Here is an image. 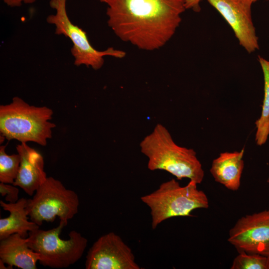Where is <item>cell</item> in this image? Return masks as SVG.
Segmentation results:
<instances>
[{
	"instance_id": "cell-1",
	"label": "cell",
	"mask_w": 269,
	"mask_h": 269,
	"mask_svg": "<svg viewBox=\"0 0 269 269\" xmlns=\"http://www.w3.org/2000/svg\"><path fill=\"white\" fill-rule=\"evenodd\" d=\"M185 0H109L107 23L121 40L153 51L172 37L186 9Z\"/></svg>"
},
{
	"instance_id": "cell-2",
	"label": "cell",
	"mask_w": 269,
	"mask_h": 269,
	"mask_svg": "<svg viewBox=\"0 0 269 269\" xmlns=\"http://www.w3.org/2000/svg\"><path fill=\"white\" fill-rule=\"evenodd\" d=\"M140 148L148 158L149 170H164L178 180L186 178L197 184L203 180L204 172L195 151L177 145L162 125L155 126L140 142Z\"/></svg>"
},
{
	"instance_id": "cell-3",
	"label": "cell",
	"mask_w": 269,
	"mask_h": 269,
	"mask_svg": "<svg viewBox=\"0 0 269 269\" xmlns=\"http://www.w3.org/2000/svg\"><path fill=\"white\" fill-rule=\"evenodd\" d=\"M52 115V110L47 107L31 106L14 97L10 104L0 106L1 136L8 140L32 141L45 146L56 127L50 122Z\"/></svg>"
},
{
	"instance_id": "cell-4",
	"label": "cell",
	"mask_w": 269,
	"mask_h": 269,
	"mask_svg": "<svg viewBox=\"0 0 269 269\" xmlns=\"http://www.w3.org/2000/svg\"><path fill=\"white\" fill-rule=\"evenodd\" d=\"M191 180L181 186L172 179L161 183L156 190L140 199L150 210L151 227L155 229L163 221L176 217L190 216L194 210L208 208L206 194Z\"/></svg>"
},
{
	"instance_id": "cell-5",
	"label": "cell",
	"mask_w": 269,
	"mask_h": 269,
	"mask_svg": "<svg viewBox=\"0 0 269 269\" xmlns=\"http://www.w3.org/2000/svg\"><path fill=\"white\" fill-rule=\"evenodd\" d=\"M67 223L60 220L58 225L52 229L43 230L38 228L29 232L27 237L29 246L39 254L40 265L54 269L66 268L82 257L88 240L81 233L72 230L67 240L60 237Z\"/></svg>"
},
{
	"instance_id": "cell-6",
	"label": "cell",
	"mask_w": 269,
	"mask_h": 269,
	"mask_svg": "<svg viewBox=\"0 0 269 269\" xmlns=\"http://www.w3.org/2000/svg\"><path fill=\"white\" fill-rule=\"evenodd\" d=\"M79 199L73 190L66 188L59 180L47 177L28 199L26 209L31 221L38 226L52 222L56 217L68 222L78 212Z\"/></svg>"
},
{
	"instance_id": "cell-7",
	"label": "cell",
	"mask_w": 269,
	"mask_h": 269,
	"mask_svg": "<svg viewBox=\"0 0 269 269\" xmlns=\"http://www.w3.org/2000/svg\"><path fill=\"white\" fill-rule=\"evenodd\" d=\"M67 0H50L49 5L55 10V13L49 15L46 21L55 26L56 34L63 35L71 41L73 45L71 53L74 59L75 65H85L97 70L103 66L106 56L120 59L125 57V51L113 47L103 51L94 48L86 32L70 19L66 8Z\"/></svg>"
},
{
	"instance_id": "cell-8",
	"label": "cell",
	"mask_w": 269,
	"mask_h": 269,
	"mask_svg": "<svg viewBox=\"0 0 269 269\" xmlns=\"http://www.w3.org/2000/svg\"><path fill=\"white\" fill-rule=\"evenodd\" d=\"M228 241L239 253L269 257V210L238 219L229 231Z\"/></svg>"
},
{
	"instance_id": "cell-9",
	"label": "cell",
	"mask_w": 269,
	"mask_h": 269,
	"mask_svg": "<svg viewBox=\"0 0 269 269\" xmlns=\"http://www.w3.org/2000/svg\"><path fill=\"white\" fill-rule=\"evenodd\" d=\"M86 269H139L131 249L114 232L99 237L88 250Z\"/></svg>"
},
{
	"instance_id": "cell-10",
	"label": "cell",
	"mask_w": 269,
	"mask_h": 269,
	"mask_svg": "<svg viewBox=\"0 0 269 269\" xmlns=\"http://www.w3.org/2000/svg\"><path fill=\"white\" fill-rule=\"evenodd\" d=\"M233 29L239 44L249 53L259 48L252 17V0H207Z\"/></svg>"
},
{
	"instance_id": "cell-11",
	"label": "cell",
	"mask_w": 269,
	"mask_h": 269,
	"mask_svg": "<svg viewBox=\"0 0 269 269\" xmlns=\"http://www.w3.org/2000/svg\"><path fill=\"white\" fill-rule=\"evenodd\" d=\"M16 148L20 156V163L13 184L22 189L28 195L32 196L47 177L44 170L43 157L26 143L21 142Z\"/></svg>"
},
{
	"instance_id": "cell-12",
	"label": "cell",
	"mask_w": 269,
	"mask_h": 269,
	"mask_svg": "<svg viewBox=\"0 0 269 269\" xmlns=\"http://www.w3.org/2000/svg\"><path fill=\"white\" fill-rule=\"evenodd\" d=\"M0 241V260L9 268L37 269L39 256L29 247L27 238L13 234Z\"/></svg>"
},
{
	"instance_id": "cell-13",
	"label": "cell",
	"mask_w": 269,
	"mask_h": 269,
	"mask_svg": "<svg viewBox=\"0 0 269 269\" xmlns=\"http://www.w3.org/2000/svg\"><path fill=\"white\" fill-rule=\"evenodd\" d=\"M244 149L224 152L214 159L210 171L215 180L232 191L239 189L244 166Z\"/></svg>"
},
{
	"instance_id": "cell-14",
	"label": "cell",
	"mask_w": 269,
	"mask_h": 269,
	"mask_svg": "<svg viewBox=\"0 0 269 269\" xmlns=\"http://www.w3.org/2000/svg\"><path fill=\"white\" fill-rule=\"evenodd\" d=\"M27 202V199L24 198L19 199L15 203L0 201V206L9 213L8 217L0 219V240L13 234L26 238L29 232L39 228L37 224L28 220Z\"/></svg>"
},
{
	"instance_id": "cell-15",
	"label": "cell",
	"mask_w": 269,
	"mask_h": 269,
	"mask_svg": "<svg viewBox=\"0 0 269 269\" xmlns=\"http://www.w3.org/2000/svg\"><path fill=\"white\" fill-rule=\"evenodd\" d=\"M258 60L264 74V97L261 116L255 122V140L261 146L267 142L269 135V61L261 56H258Z\"/></svg>"
},
{
	"instance_id": "cell-16",
	"label": "cell",
	"mask_w": 269,
	"mask_h": 269,
	"mask_svg": "<svg viewBox=\"0 0 269 269\" xmlns=\"http://www.w3.org/2000/svg\"><path fill=\"white\" fill-rule=\"evenodd\" d=\"M6 147L0 146V181L13 184L18 174L20 156L18 153L8 155L5 151Z\"/></svg>"
},
{
	"instance_id": "cell-17",
	"label": "cell",
	"mask_w": 269,
	"mask_h": 269,
	"mask_svg": "<svg viewBox=\"0 0 269 269\" xmlns=\"http://www.w3.org/2000/svg\"><path fill=\"white\" fill-rule=\"evenodd\" d=\"M231 269H269V257L244 252L234 259Z\"/></svg>"
},
{
	"instance_id": "cell-18",
	"label": "cell",
	"mask_w": 269,
	"mask_h": 269,
	"mask_svg": "<svg viewBox=\"0 0 269 269\" xmlns=\"http://www.w3.org/2000/svg\"><path fill=\"white\" fill-rule=\"evenodd\" d=\"M0 193L4 197L5 201L9 203H15L19 199V189L17 186L12 184L0 182Z\"/></svg>"
},
{
	"instance_id": "cell-19",
	"label": "cell",
	"mask_w": 269,
	"mask_h": 269,
	"mask_svg": "<svg viewBox=\"0 0 269 269\" xmlns=\"http://www.w3.org/2000/svg\"><path fill=\"white\" fill-rule=\"evenodd\" d=\"M37 0H3V2L11 7H19L23 4H31Z\"/></svg>"
},
{
	"instance_id": "cell-20",
	"label": "cell",
	"mask_w": 269,
	"mask_h": 269,
	"mask_svg": "<svg viewBox=\"0 0 269 269\" xmlns=\"http://www.w3.org/2000/svg\"><path fill=\"white\" fill-rule=\"evenodd\" d=\"M200 1L201 0H185V6L186 9H191L195 12H200L201 10Z\"/></svg>"
},
{
	"instance_id": "cell-21",
	"label": "cell",
	"mask_w": 269,
	"mask_h": 269,
	"mask_svg": "<svg viewBox=\"0 0 269 269\" xmlns=\"http://www.w3.org/2000/svg\"><path fill=\"white\" fill-rule=\"evenodd\" d=\"M5 264L2 262L1 261V260H0V269H7L6 267H5Z\"/></svg>"
},
{
	"instance_id": "cell-22",
	"label": "cell",
	"mask_w": 269,
	"mask_h": 269,
	"mask_svg": "<svg viewBox=\"0 0 269 269\" xmlns=\"http://www.w3.org/2000/svg\"><path fill=\"white\" fill-rule=\"evenodd\" d=\"M98 0L101 2L107 3L109 0Z\"/></svg>"
},
{
	"instance_id": "cell-23",
	"label": "cell",
	"mask_w": 269,
	"mask_h": 269,
	"mask_svg": "<svg viewBox=\"0 0 269 269\" xmlns=\"http://www.w3.org/2000/svg\"><path fill=\"white\" fill-rule=\"evenodd\" d=\"M258 0H252V1L254 2L257 1Z\"/></svg>"
}]
</instances>
